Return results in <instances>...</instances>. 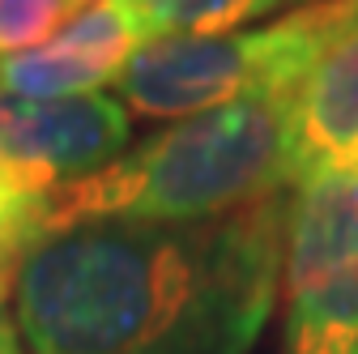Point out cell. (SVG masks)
I'll return each mask as SVG.
<instances>
[{
    "mask_svg": "<svg viewBox=\"0 0 358 354\" xmlns=\"http://www.w3.org/2000/svg\"><path fill=\"white\" fill-rule=\"evenodd\" d=\"M43 201L48 197L30 192L9 171H0V264H5V269H17L22 256L38 243Z\"/></svg>",
    "mask_w": 358,
    "mask_h": 354,
    "instance_id": "obj_10",
    "label": "cell"
},
{
    "mask_svg": "<svg viewBox=\"0 0 358 354\" xmlns=\"http://www.w3.org/2000/svg\"><path fill=\"white\" fill-rule=\"evenodd\" d=\"M290 188L316 175L358 171V26L341 34L286 107Z\"/></svg>",
    "mask_w": 358,
    "mask_h": 354,
    "instance_id": "obj_5",
    "label": "cell"
},
{
    "mask_svg": "<svg viewBox=\"0 0 358 354\" xmlns=\"http://www.w3.org/2000/svg\"><path fill=\"white\" fill-rule=\"evenodd\" d=\"M0 354H26L17 316H13V269L0 264Z\"/></svg>",
    "mask_w": 358,
    "mask_h": 354,
    "instance_id": "obj_11",
    "label": "cell"
},
{
    "mask_svg": "<svg viewBox=\"0 0 358 354\" xmlns=\"http://www.w3.org/2000/svg\"><path fill=\"white\" fill-rule=\"evenodd\" d=\"M132 115L115 94L5 99L0 94V171L48 197L60 184L115 162L128 150Z\"/></svg>",
    "mask_w": 358,
    "mask_h": 354,
    "instance_id": "obj_4",
    "label": "cell"
},
{
    "mask_svg": "<svg viewBox=\"0 0 358 354\" xmlns=\"http://www.w3.org/2000/svg\"><path fill=\"white\" fill-rule=\"evenodd\" d=\"M128 5L150 38H213L278 13L286 0H128Z\"/></svg>",
    "mask_w": 358,
    "mask_h": 354,
    "instance_id": "obj_8",
    "label": "cell"
},
{
    "mask_svg": "<svg viewBox=\"0 0 358 354\" xmlns=\"http://www.w3.org/2000/svg\"><path fill=\"white\" fill-rule=\"evenodd\" d=\"M303 5H329V0H303Z\"/></svg>",
    "mask_w": 358,
    "mask_h": 354,
    "instance_id": "obj_12",
    "label": "cell"
},
{
    "mask_svg": "<svg viewBox=\"0 0 358 354\" xmlns=\"http://www.w3.org/2000/svg\"><path fill=\"white\" fill-rule=\"evenodd\" d=\"M286 201L38 239L13 269L26 354H252L282 290Z\"/></svg>",
    "mask_w": 358,
    "mask_h": 354,
    "instance_id": "obj_1",
    "label": "cell"
},
{
    "mask_svg": "<svg viewBox=\"0 0 358 354\" xmlns=\"http://www.w3.org/2000/svg\"><path fill=\"white\" fill-rule=\"evenodd\" d=\"M94 0H0V56L43 48Z\"/></svg>",
    "mask_w": 358,
    "mask_h": 354,
    "instance_id": "obj_9",
    "label": "cell"
},
{
    "mask_svg": "<svg viewBox=\"0 0 358 354\" xmlns=\"http://www.w3.org/2000/svg\"><path fill=\"white\" fill-rule=\"evenodd\" d=\"M282 99H248L175 120L115 162L60 184L43 201L38 239L94 222H205L290 192Z\"/></svg>",
    "mask_w": 358,
    "mask_h": 354,
    "instance_id": "obj_2",
    "label": "cell"
},
{
    "mask_svg": "<svg viewBox=\"0 0 358 354\" xmlns=\"http://www.w3.org/2000/svg\"><path fill=\"white\" fill-rule=\"evenodd\" d=\"M350 274H358V171H333L294 184L282 243L286 299Z\"/></svg>",
    "mask_w": 358,
    "mask_h": 354,
    "instance_id": "obj_6",
    "label": "cell"
},
{
    "mask_svg": "<svg viewBox=\"0 0 358 354\" xmlns=\"http://www.w3.org/2000/svg\"><path fill=\"white\" fill-rule=\"evenodd\" d=\"M282 354H358V274L286 299Z\"/></svg>",
    "mask_w": 358,
    "mask_h": 354,
    "instance_id": "obj_7",
    "label": "cell"
},
{
    "mask_svg": "<svg viewBox=\"0 0 358 354\" xmlns=\"http://www.w3.org/2000/svg\"><path fill=\"white\" fill-rule=\"evenodd\" d=\"M354 26L358 0H329L235 34L154 38L115 77V99L128 115L145 120H188L248 99H282Z\"/></svg>",
    "mask_w": 358,
    "mask_h": 354,
    "instance_id": "obj_3",
    "label": "cell"
}]
</instances>
